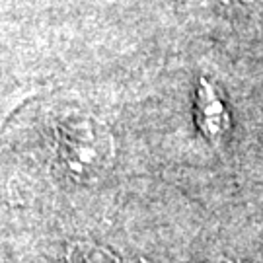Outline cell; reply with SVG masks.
Instances as JSON below:
<instances>
[{
    "label": "cell",
    "instance_id": "2",
    "mask_svg": "<svg viewBox=\"0 0 263 263\" xmlns=\"http://www.w3.org/2000/svg\"><path fill=\"white\" fill-rule=\"evenodd\" d=\"M195 121H197L199 131L205 135L209 142H218L228 131L230 117L228 109L218 94L213 82L201 78L197 90V102H195Z\"/></svg>",
    "mask_w": 263,
    "mask_h": 263
},
{
    "label": "cell",
    "instance_id": "1",
    "mask_svg": "<svg viewBox=\"0 0 263 263\" xmlns=\"http://www.w3.org/2000/svg\"><path fill=\"white\" fill-rule=\"evenodd\" d=\"M57 156L76 181H96L111 168L117 146L109 127L92 113L63 115L55 127Z\"/></svg>",
    "mask_w": 263,
    "mask_h": 263
}]
</instances>
